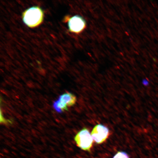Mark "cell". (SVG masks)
Here are the masks:
<instances>
[{"label":"cell","instance_id":"cell-2","mask_svg":"<svg viewBox=\"0 0 158 158\" xmlns=\"http://www.w3.org/2000/svg\"><path fill=\"white\" fill-rule=\"evenodd\" d=\"M77 101L76 96L70 92L61 94L53 104V108L58 113L61 114L68 110L69 107L73 106Z\"/></svg>","mask_w":158,"mask_h":158},{"label":"cell","instance_id":"cell-3","mask_svg":"<svg viewBox=\"0 0 158 158\" xmlns=\"http://www.w3.org/2000/svg\"><path fill=\"white\" fill-rule=\"evenodd\" d=\"M74 141L77 146L85 151L90 152L94 139L88 128H84L75 136Z\"/></svg>","mask_w":158,"mask_h":158},{"label":"cell","instance_id":"cell-6","mask_svg":"<svg viewBox=\"0 0 158 158\" xmlns=\"http://www.w3.org/2000/svg\"><path fill=\"white\" fill-rule=\"evenodd\" d=\"M113 158H129L127 154L123 152H118Z\"/></svg>","mask_w":158,"mask_h":158},{"label":"cell","instance_id":"cell-5","mask_svg":"<svg viewBox=\"0 0 158 158\" xmlns=\"http://www.w3.org/2000/svg\"><path fill=\"white\" fill-rule=\"evenodd\" d=\"M109 133V130L107 127L102 124H98L95 126L91 134L94 141L100 144L106 141Z\"/></svg>","mask_w":158,"mask_h":158},{"label":"cell","instance_id":"cell-7","mask_svg":"<svg viewBox=\"0 0 158 158\" xmlns=\"http://www.w3.org/2000/svg\"><path fill=\"white\" fill-rule=\"evenodd\" d=\"M1 123L6 124H9L12 123V120L6 119L3 117L2 110H1Z\"/></svg>","mask_w":158,"mask_h":158},{"label":"cell","instance_id":"cell-1","mask_svg":"<svg viewBox=\"0 0 158 158\" xmlns=\"http://www.w3.org/2000/svg\"><path fill=\"white\" fill-rule=\"evenodd\" d=\"M44 15V12L40 7H31L23 13V21L27 26L33 28L38 26L42 23Z\"/></svg>","mask_w":158,"mask_h":158},{"label":"cell","instance_id":"cell-4","mask_svg":"<svg viewBox=\"0 0 158 158\" xmlns=\"http://www.w3.org/2000/svg\"><path fill=\"white\" fill-rule=\"evenodd\" d=\"M68 25L69 31L71 32L79 34L86 28V23L83 18L76 15L69 19Z\"/></svg>","mask_w":158,"mask_h":158}]
</instances>
